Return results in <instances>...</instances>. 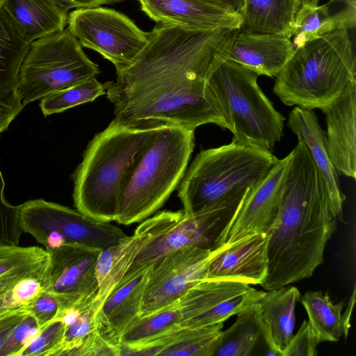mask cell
<instances>
[{
  "mask_svg": "<svg viewBox=\"0 0 356 356\" xmlns=\"http://www.w3.org/2000/svg\"><path fill=\"white\" fill-rule=\"evenodd\" d=\"M239 29L193 30L158 24L135 60L104 84L114 107L109 124L130 129L213 123L228 129L206 85L218 58H226Z\"/></svg>",
  "mask_w": 356,
  "mask_h": 356,
  "instance_id": "obj_1",
  "label": "cell"
},
{
  "mask_svg": "<svg viewBox=\"0 0 356 356\" xmlns=\"http://www.w3.org/2000/svg\"><path fill=\"white\" fill-rule=\"evenodd\" d=\"M276 219L268 232L267 291L309 278L337 229L327 183L300 140L291 152Z\"/></svg>",
  "mask_w": 356,
  "mask_h": 356,
  "instance_id": "obj_2",
  "label": "cell"
},
{
  "mask_svg": "<svg viewBox=\"0 0 356 356\" xmlns=\"http://www.w3.org/2000/svg\"><path fill=\"white\" fill-rule=\"evenodd\" d=\"M160 127L130 129L109 124L96 134L73 175L76 209L99 221L115 220L122 189Z\"/></svg>",
  "mask_w": 356,
  "mask_h": 356,
  "instance_id": "obj_3",
  "label": "cell"
},
{
  "mask_svg": "<svg viewBox=\"0 0 356 356\" xmlns=\"http://www.w3.org/2000/svg\"><path fill=\"white\" fill-rule=\"evenodd\" d=\"M353 83L355 54L348 31L341 30L296 47L273 91L286 106L323 111Z\"/></svg>",
  "mask_w": 356,
  "mask_h": 356,
  "instance_id": "obj_4",
  "label": "cell"
},
{
  "mask_svg": "<svg viewBox=\"0 0 356 356\" xmlns=\"http://www.w3.org/2000/svg\"><path fill=\"white\" fill-rule=\"evenodd\" d=\"M194 131L160 127L122 189L115 221L124 225L138 222L163 206L186 171L195 146Z\"/></svg>",
  "mask_w": 356,
  "mask_h": 356,
  "instance_id": "obj_5",
  "label": "cell"
},
{
  "mask_svg": "<svg viewBox=\"0 0 356 356\" xmlns=\"http://www.w3.org/2000/svg\"><path fill=\"white\" fill-rule=\"evenodd\" d=\"M277 159L270 151L234 141L202 150L179 184L183 211L196 213L254 187Z\"/></svg>",
  "mask_w": 356,
  "mask_h": 356,
  "instance_id": "obj_6",
  "label": "cell"
},
{
  "mask_svg": "<svg viewBox=\"0 0 356 356\" xmlns=\"http://www.w3.org/2000/svg\"><path fill=\"white\" fill-rule=\"evenodd\" d=\"M257 76L222 57L212 65L205 81L233 134L232 141L271 152L283 136L285 118L264 95Z\"/></svg>",
  "mask_w": 356,
  "mask_h": 356,
  "instance_id": "obj_7",
  "label": "cell"
},
{
  "mask_svg": "<svg viewBox=\"0 0 356 356\" xmlns=\"http://www.w3.org/2000/svg\"><path fill=\"white\" fill-rule=\"evenodd\" d=\"M99 73L67 29L30 44L18 72V90L26 104Z\"/></svg>",
  "mask_w": 356,
  "mask_h": 356,
  "instance_id": "obj_8",
  "label": "cell"
},
{
  "mask_svg": "<svg viewBox=\"0 0 356 356\" xmlns=\"http://www.w3.org/2000/svg\"><path fill=\"white\" fill-rule=\"evenodd\" d=\"M19 218L24 233L31 234L45 250L65 243L104 250L127 236L111 222L95 220L76 209L43 199L19 205Z\"/></svg>",
  "mask_w": 356,
  "mask_h": 356,
  "instance_id": "obj_9",
  "label": "cell"
},
{
  "mask_svg": "<svg viewBox=\"0 0 356 356\" xmlns=\"http://www.w3.org/2000/svg\"><path fill=\"white\" fill-rule=\"evenodd\" d=\"M67 25L82 47L98 52L115 65L116 71L129 66L147 42V32L112 8L75 9L68 15Z\"/></svg>",
  "mask_w": 356,
  "mask_h": 356,
  "instance_id": "obj_10",
  "label": "cell"
},
{
  "mask_svg": "<svg viewBox=\"0 0 356 356\" xmlns=\"http://www.w3.org/2000/svg\"><path fill=\"white\" fill-rule=\"evenodd\" d=\"M251 188L196 213L172 211L165 230L140 252L128 272L149 266L163 256L181 248L195 246L215 250L220 233Z\"/></svg>",
  "mask_w": 356,
  "mask_h": 356,
  "instance_id": "obj_11",
  "label": "cell"
},
{
  "mask_svg": "<svg viewBox=\"0 0 356 356\" xmlns=\"http://www.w3.org/2000/svg\"><path fill=\"white\" fill-rule=\"evenodd\" d=\"M46 250L49 262L42 284L58 302L57 318L67 309L92 304L98 293L96 264L102 250L65 243Z\"/></svg>",
  "mask_w": 356,
  "mask_h": 356,
  "instance_id": "obj_12",
  "label": "cell"
},
{
  "mask_svg": "<svg viewBox=\"0 0 356 356\" xmlns=\"http://www.w3.org/2000/svg\"><path fill=\"white\" fill-rule=\"evenodd\" d=\"M265 293L250 284L229 280H203L175 300L181 327L223 323L254 304Z\"/></svg>",
  "mask_w": 356,
  "mask_h": 356,
  "instance_id": "obj_13",
  "label": "cell"
},
{
  "mask_svg": "<svg viewBox=\"0 0 356 356\" xmlns=\"http://www.w3.org/2000/svg\"><path fill=\"white\" fill-rule=\"evenodd\" d=\"M213 253V250L190 246L171 252L152 264L140 318L173 303L204 280Z\"/></svg>",
  "mask_w": 356,
  "mask_h": 356,
  "instance_id": "obj_14",
  "label": "cell"
},
{
  "mask_svg": "<svg viewBox=\"0 0 356 356\" xmlns=\"http://www.w3.org/2000/svg\"><path fill=\"white\" fill-rule=\"evenodd\" d=\"M291 153L277 159L264 179L251 188L220 233L216 249L244 236L268 232L278 213Z\"/></svg>",
  "mask_w": 356,
  "mask_h": 356,
  "instance_id": "obj_15",
  "label": "cell"
},
{
  "mask_svg": "<svg viewBox=\"0 0 356 356\" xmlns=\"http://www.w3.org/2000/svg\"><path fill=\"white\" fill-rule=\"evenodd\" d=\"M172 213L165 211L147 218L138 226L133 235H127L118 243L101 250L96 264L98 293L94 300L97 312L140 252L163 233Z\"/></svg>",
  "mask_w": 356,
  "mask_h": 356,
  "instance_id": "obj_16",
  "label": "cell"
},
{
  "mask_svg": "<svg viewBox=\"0 0 356 356\" xmlns=\"http://www.w3.org/2000/svg\"><path fill=\"white\" fill-rule=\"evenodd\" d=\"M267 232L253 234L213 250L204 280L261 284L268 273Z\"/></svg>",
  "mask_w": 356,
  "mask_h": 356,
  "instance_id": "obj_17",
  "label": "cell"
},
{
  "mask_svg": "<svg viewBox=\"0 0 356 356\" xmlns=\"http://www.w3.org/2000/svg\"><path fill=\"white\" fill-rule=\"evenodd\" d=\"M140 10L157 24L193 30L239 29L240 14L203 0H137Z\"/></svg>",
  "mask_w": 356,
  "mask_h": 356,
  "instance_id": "obj_18",
  "label": "cell"
},
{
  "mask_svg": "<svg viewBox=\"0 0 356 356\" xmlns=\"http://www.w3.org/2000/svg\"><path fill=\"white\" fill-rule=\"evenodd\" d=\"M326 140L331 162L337 172L356 179V83L323 111Z\"/></svg>",
  "mask_w": 356,
  "mask_h": 356,
  "instance_id": "obj_19",
  "label": "cell"
},
{
  "mask_svg": "<svg viewBox=\"0 0 356 356\" xmlns=\"http://www.w3.org/2000/svg\"><path fill=\"white\" fill-rule=\"evenodd\" d=\"M223 323L204 327L176 325L141 343L121 346L120 355L213 356Z\"/></svg>",
  "mask_w": 356,
  "mask_h": 356,
  "instance_id": "obj_20",
  "label": "cell"
},
{
  "mask_svg": "<svg viewBox=\"0 0 356 356\" xmlns=\"http://www.w3.org/2000/svg\"><path fill=\"white\" fill-rule=\"evenodd\" d=\"M0 8V135L25 106L18 90V72L29 48Z\"/></svg>",
  "mask_w": 356,
  "mask_h": 356,
  "instance_id": "obj_21",
  "label": "cell"
},
{
  "mask_svg": "<svg viewBox=\"0 0 356 356\" xmlns=\"http://www.w3.org/2000/svg\"><path fill=\"white\" fill-rule=\"evenodd\" d=\"M294 50L293 42L286 36L250 34L239 30L226 58L241 64L258 76L275 77Z\"/></svg>",
  "mask_w": 356,
  "mask_h": 356,
  "instance_id": "obj_22",
  "label": "cell"
},
{
  "mask_svg": "<svg viewBox=\"0 0 356 356\" xmlns=\"http://www.w3.org/2000/svg\"><path fill=\"white\" fill-rule=\"evenodd\" d=\"M287 124L298 140L307 146L327 183L332 211L337 219L343 222V204L346 196L341 190L337 171L328 154L325 131L321 127L317 116L312 109L296 106L289 113Z\"/></svg>",
  "mask_w": 356,
  "mask_h": 356,
  "instance_id": "obj_23",
  "label": "cell"
},
{
  "mask_svg": "<svg viewBox=\"0 0 356 356\" xmlns=\"http://www.w3.org/2000/svg\"><path fill=\"white\" fill-rule=\"evenodd\" d=\"M294 286L268 290L256 304L261 324L262 337L272 355L282 354L293 336L295 308L300 300Z\"/></svg>",
  "mask_w": 356,
  "mask_h": 356,
  "instance_id": "obj_24",
  "label": "cell"
},
{
  "mask_svg": "<svg viewBox=\"0 0 356 356\" xmlns=\"http://www.w3.org/2000/svg\"><path fill=\"white\" fill-rule=\"evenodd\" d=\"M151 266L127 273L96 313L97 318L120 338L140 318L142 302Z\"/></svg>",
  "mask_w": 356,
  "mask_h": 356,
  "instance_id": "obj_25",
  "label": "cell"
},
{
  "mask_svg": "<svg viewBox=\"0 0 356 356\" xmlns=\"http://www.w3.org/2000/svg\"><path fill=\"white\" fill-rule=\"evenodd\" d=\"M356 25V0H329L321 6L301 4L290 34L295 48L335 31Z\"/></svg>",
  "mask_w": 356,
  "mask_h": 356,
  "instance_id": "obj_26",
  "label": "cell"
},
{
  "mask_svg": "<svg viewBox=\"0 0 356 356\" xmlns=\"http://www.w3.org/2000/svg\"><path fill=\"white\" fill-rule=\"evenodd\" d=\"M0 8L29 44L63 31L67 24V12L51 0H6Z\"/></svg>",
  "mask_w": 356,
  "mask_h": 356,
  "instance_id": "obj_27",
  "label": "cell"
},
{
  "mask_svg": "<svg viewBox=\"0 0 356 356\" xmlns=\"http://www.w3.org/2000/svg\"><path fill=\"white\" fill-rule=\"evenodd\" d=\"M300 0H243L240 30L250 34L284 35L290 39Z\"/></svg>",
  "mask_w": 356,
  "mask_h": 356,
  "instance_id": "obj_28",
  "label": "cell"
},
{
  "mask_svg": "<svg viewBox=\"0 0 356 356\" xmlns=\"http://www.w3.org/2000/svg\"><path fill=\"white\" fill-rule=\"evenodd\" d=\"M49 262V254L42 248L0 244V291L10 290L26 278L42 282Z\"/></svg>",
  "mask_w": 356,
  "mask_h": 356,
  "instance_id": "obj_29",
  "label": "cell"
},
{
  "mask_svg": "<svg viewBox=\"0 0 356 356\" xmlns=\"http://www.w3.org/2000/svg\"><path fill=\"white\" fill-rule=\"evenodd\" d=\"M236 315L234 323L222 331L213 356H248L262 336L256 302Z\"/></svg>",
  "mask_w": 356,
  "mask_h": 356,
  "instance_id": "obj_30",
  "label": "cell"
},
{
  "mask_svg": "<svg viewBox=\"0 0 356 356\" xmlns=\"http://www.w3.org/2000/svg\"><path fill=\"white\" fill-rule=\"evenodd\" d=\"M310 327L318 342L338 341L343 333V302L333 304L327 293L309 291L301 298Z\"/></svg>",
  "mask_w": 356,
  "mask_h": 356,
  "instance_id": "obj_31",
  "label": "cell"
},
{
  "mask_svg": "<svg viewBox=\"0 0 356 356\" xmlns=\"http://www.w3.org/2000/svg\"><path fill=\"white\" fill-rule=\"evenodd\" d=\"M106 94L104 84L96 76L41 99L40 109L44 116L61 113L77 105L92 102Z\"/></svg>",
  "mask_w": 356,
  "mask_h": 356,
  "instance_id": "obj_32",
  "label": "cell"
},
{
  "mask_svg": "<svg viewBox=\"0 0 356 356\" xmlns=\"http://www.w3.org/2000/svg\"><path fill=\"white\" fill-rule=\"evenodd\" d=\"M180 322V312L175 301L150 315L140 318L121 335V344L141 343L179 325Z\"/></svg>",
  "mask_w": 356,
  "mask_h": 356,
  "instance_id": "obj_33",
  "label": "cell"
},
{
  "mask_svg": "<svg viewBox=\"0 0 356 356\" xmlns=\"http://www.w3.org/2000/svg\"><path fill=\"white\" fill-rule=\"evenodd\" d=\"M96 313L97 309L94 302L80 309V313L76 320L72 323L65 325L63 339L51 356H70L71 353L81 345L86 336L95 328Z\"/></svg>",
  "mask_w": 356,
  "mask_h": 356,
  "instance_id": "obj_34",
  "label": "cell"
},
{
  "mask_svg": "<svg viewBox=\"0 0 356 356\" xmlns=\"http://www.w3.org/2000/svg\"><path fill=\"white\" fill-rule=\"evenodd\" d=\"M4 188L0 170V244L19 245L24 234L19 222V206H13L6 200Z\"/></svg>",
  "mask_w": 356,
  "mask_h": 356,
  "instance_id": "obj_35",
  "label": "cell"
},
{
  "mask_svg": "<svg viewBox=\"0 0 356 356\" xmlns=\"http://www.w3.org/2000/svg\"><path fill=\"white\" fill-rule=\"evenodd\" d=\"M44 327L29 312L6 341L0 356H20Z\"/></svg>",
  "mask_w": 356,
  "mask_h": 356,
  "instance_id": "obj_36",
  "label": "cell"
},
{
  "mask_svg": "<svg viewBox=\"0 0 356 356\" xmlns=\"http://www.w3.org/2000/svg\"><path fill=\"white\" fill-rule=\"evenodd\" d=\"M65 324L56 319L45 326L33 341L21 353L20 356H51L60 344L65 332Z\"/></svg>",
  "mask_w": 356,
  "mask_h": 356,
  "instance_id": "obj_37",
  "label": "cell"
},
{
  "mask_svg": "<svg viewBox=\"0 0 356 356\" xmlns=\"http://www.w3.org/2000/svg\"><path fill=\"white\" fill-rule=\"evenodd\" d=\"M318 343L308 321L304 320L298 332L293 334L282 356H316Z\"/></svg>",
  "mask_w": 356,
  "mask_h": 356,
  "instance_id": "obj_38",
  "label": "cell"
},
{
  "mask_svg": "<svg viewBox=\"0 0 356 356\" xmlns=\"http://www.w3.org/2000/svg\"><path fill=\"white\" fill-rule=\"evenodd\" d=\"M27 309L42 326L56 319L59 314L56 299L44 290L27 307Z\"/></svg>",
  "mask_w": 356,
  "mask_h": 356,
  "instance_id": "obj_39",
  "label": "cell"
},
{
  "mask_svg": "<svg viewBox=\"0 0 356 356\" xmlns=\"http://www.w3.org/2000/svg\"><path fill=\"white\" fill-rule=\"evenodd\" d=\"M43 291L42 280L31 277L18 282L11 289L10 293L19 307L27 308Z\"/></svg>",
  "mask_w": 356,
  "mask_h": 356,
  "instance_id": "obj_40",
  "label": "cell"
},
{
  "mask_svg": "<svg viewBox=\"0 0 356 356\" xmlns=\"http://www.w3.org/2000/svg\"><path fill=\"white\" fill-rule=\"evenodd\" d=\"M28 313L27 308L21 307L10 309L0 315V350L13 330Z\"/></svg>",
  "mask_w": 356,
  "mask_h": 356,
  "instance_id": "obj_41",
  "label": "cell"
},
{
  "mask_svg": "<svg viewBox=\"0 0 356 356\" xmlns=\"http://www.w3.org/2000/svg\"><path fill=\"white\" fill-rule=\"evenodd\" d=\"M355 300V287L353 289V294L348 303L345 313L342 315L343 333L345 337H347L348 331L350 328V318Z\"/></svg>",
  "mask_w": 356,
  "mask_h": 356,
  "instance_id": "obj_42",
  "label": "cell"
},
{
  "mask_svg": "<svg viewBox=\"0 0 356 356\" xmlns=\"http://www.w3.org/2000/svg\"><path fill=\"white\" fill-rule=\"evenodd\" d=\"M240 14L243 0H203Z\"/></svg>",
  "mask_w": 356,
  "mask_h": 356,
  "instance_id": "obj_43",
  "label": "cell"
},
{
  "mask_svg": "<svg viewBox=\"0 0 356 356\" xmlns=\"http://www.w3.org/2000/svg\"><path fill=\"white\" fill-rule=\"evenodd\" d=\"M10 290L0 296V315L10 309L21 307L14 302Z\"/></svg>",
  "mask_w": 356,
  "mask_h": 356,
  "instance_id": "obj_44",
  "label": "cell"
},
{
  "mask_svg": "<svg viewBox=\"0 0 356 356\" xmlns=\"http://www.w3.org/2000/svg\"><path fill=\"white\" fill-rule=\"evenodd\" d=\"M301 4L316 6L318 3L319 0H300Z\"/></svg>",
  "mask_w": 356,
  "mask_h": 356,
  "instance_id": "obj_45",
  "label": "cell"
},
{
  "mask_svg": "<svg viewBox=\"0 0 356 356\" xmlns=\"http://www.w3.org/2000/svg\"><path fill=\"white\" fill-rule=\"evenodd\" d=\"M5 1H6V0H0V8L3 5Z\"/></svg>",
  "mask_w": 356,
  "mask_h": 356,
  "instance_id": "obj_46",
  "label": "cell"
},
{
  "mask_svg": "<svg viewBox=\"0 0 356 356\" xmlns=\"http://www.w3.org/2000/svg\"><path fill=\"white\" fill-rule=\"evenodd\" d=\"M8 292V291H7ZM6 292H0V296L6 293Z\"/></svg>",
  "mask_w": 356,
  "mask_h": 356,
  "instance_id": "obj_47",
  "label": "cell"
}]
</instances>
